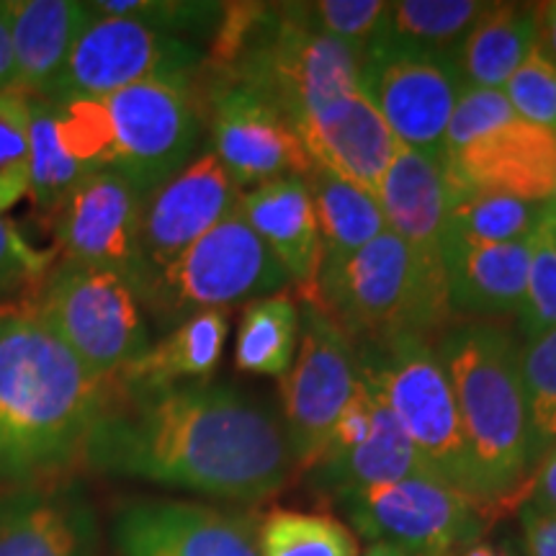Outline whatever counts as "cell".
<instances>
[{"instance_id":"6da1fadb","label":"cell","mask_w":556,"mask_h":556,"mask_svg":"<svg viewBox=\"0 0 556 556\" xmlns=\"http://www.w3.org/2000/svg\"><path fill=\"white\" fill-rule=\"evenodd\" d=\"M80 462L99 475L235 503L274 495L294 464L287 435L266 409L208 381L152 392L109 389Z\"/></svg>"},{"instance_id":"7a4b0ae2","label":"cell","mask_w":556,"mask_h":556,"mask_svg":"<svg viewBox=\"0 0 556 556\" xmlns=\"http://www.w3.org/2000/svg\"><path fill=\"white\" fill-rule=\"evenodd\" d=\"M96 377L34 312L0 307V482L58 479L106 405Z\"/></svg>"},{"instance_id":"3957f363","label":"cell","mask_w":556,"mask_h":556,"mask_svg":"<svg viewBox=\"0 0 556 556\" xmlns=\"http://www.w3.org/2000/svg\"><path fill=\"white\" fill-rule=\"evenodd\" d=\"M435 353L456 394L479 495L497 516L507 507H523L536 454L520 381V348L510 332L479 323L446 332Z\"/></svg>"},{"instance_id":"277c9868","label":"cell","mask_w":556,"mask_h":556,"mask_svg":"<svg viewBox=\"0 0 556 556\" xmlns=\"http://www.w3.org/2000/svg\"><path fill=\"white\" fill-rule=\"evenodd\" d=\"M52 106L70 152L88 176L116 173L144 193L184 168L199 142L201 119L189 78L144 80L101 99Z\"/></svg>"},{"instance_id":"5b68a950","label":"cell","mask_w":556,"mask_h":556,"mask_svg":"<svg viewBox=\"0 0 556 556\" xmlns=\"http://www.w3.org/2000/svg\"><path fill=\"white\" fill-rule=\"evenodd\" d=\"M317 302L348 338L364 336L371 343L397 336L428 340L454 317L446 270L384 229L340 266L319 270Z\"/></svg>"},{"instance_id":"8992f818","label":"cell","mask_w":556,"mask_h":556,"mask_svg":"<svg viewBox=\"0 0 556 556\" xmlns=\"http://www.w3.org/2000/svg\"><path fill=\"white\" fill-rule=\"evenodd\" d=\"M358 374L384 394L389 409L438 482L486 505L479 495L456 394L435 348L415 336L368 343L358 361Z\"/></svg>"},{"instance_id":"52a82bcc","label":"cell","mask_w":556,"mask_h":556,"mask_svg":"<svg viewBox=\"0 0 556 556\" xmlns=\"http://www.w3.org/2000/svg\"><path fill=\"white\" fill-rule=\"evenodd\" d=\"M26 307L103 381L150 345L139 291L116 270L58 261Z\"/></svg>"},{"instance_id":"ba28073f","label":"cell","mask_w":556,"mask_h":556,"mask_svg":"<svg viewBox=\"0 0 556 556\" xmlns=\"http://www.w3.org/2000/svg\"><path fill=\"white\" fill-rule=\"evenodd\" d=\"M291 281L281 261L235 208L176 261L139 287V299L163 323H184L206 309L274 296Z\"/></svg>"},{"instance_id":"9c48e42d","label":"cell","mask_w":556,"mask_h":556,"mask_svg":"<svg viewBox=\"0 0 556 556\" xmlns=\"http://www.w3.org/2000/svg\"><path fill=\"white\" fill-rule=\"evenodd\" d=\"M361 536L405 556H451L486 533L495 510L430 477L374 484L340 497Z\"/></svg>"},{"instance_id":"30bf717a","label":"cell","mask_w":556,"mask_h":556,"mask_svg":"<svg viewBox=\"0 0 556 556\" xmlns=\"http://www.w3.org/2000/svg\"><path fill=\"white\" fill-rule=\"evenodd\" d=\"M302 340L294 364L281 379L283 417L291 462L315 469L340 413L358 384V361L351 338L317 302H304Z\"/></svg>"},{"instance_id":"8fae6325","label":"cell","mask_w":556,"mask_h":556,"mask_svg":"<svg viewBox=\"0 0 556 556\" xmlns=\"http://www.w3.org/2000/svg\"><path fill=\"white\" fill-rule=\"evenodd\" d=\"M199 62L201 52L186 39L135 18L96 13L45 99L86 101L144 80L189 78Z\"/></svg>"},{"instance_id":"7c38bea8","label":"cell","mask_w":556,"mask_h":556,"mask_svg":"<svg viewBox=\"0 0 556 556\" xmlns=\"http://www.w3.org/2000/svg\"><path fill=\"white\" fill-rule=\"evenodd\" d=\"M144 193L116 173H90L62 199L54 212L60 261L75 266L109 268L139 283Z\"/></svg>"},{"instance_id":"4fadbf2b","label":"cell","mask_w":556,"mask_h":556,"mask_svg":"<svg viewBox=\"0 0 556 556\" xmlns=\"http://www.w3.org/2000/svg\"><path fill=\"white\" fill-rule=\"evenodd\" d=\"M212 144L238 186L307 178L315 168L287 111L238 83H227L212 96Z\"/></svg>"},{"instance_id":"5bb4252c","label":"cell","mask_w":556,"mask_h":556,"mask_svg":"<svg viewBox=\"0 0 556 556\" xmlns=\"http://www.w3.org/2000/svg\"><path fill=\"white\" fill-rule=\"evenodd\" d=\"M361 86L400 144L443 157V139L464 90L456 54L364 60Z\"/></svg>"},{"instance_id":"9a60e30c","label":"cell","mask_w":556,"mask_h":556,"mask_svg":"<svg viewBox=\"0 0 556 556\" xmlns=\"http://www.w3.org/2000/svg\"><path fill=\"white\" fill-rule=\"evenodd\" d=\"M238 201L240 186L212 150L189 160L178 173L152 189L144 197L142 208V274L137 291L150 276L204 238L208 229L227 219L238 208Z\"/></svg>"},{"instance_id":"2e32d148","label":"cell","mask_w":556,"mask_h":556,"mask_svg":"<svg viewBox=\"0 0 556 556\" xmlns=\"http://www.w3.org/2000/svg\"><path fill=\"white\" fill-rule=\"evenodd\" d=\"M122 556H261L248 518L184 500H137L116 513Z\"/></svg>"},{"instance_id":"e0dca14e","label":"cell","mask_w":556,"mask_h":556,"mask_svg":"<svg viewBox=\"0 0 556 556\" xmlns=\"http://www.w3.org/2000/svg\"><path fill=\"white\" fill-rule=\"evenodd\" d=\"M443 163L456 186L548 201L556 186V135L516 114L462 148L443 152Z\"/></svg>"},{"instance_id":"ac0fdd59","label":"cell","mask_w":556,"mask_h":556,"mask_svg":"<svg viewBox=\"0 0 556 556\" xmlns=\"http://www.w3.org/2000/svg\"><path fill=\"white\" fill-rule=\"evenodd\" d=\"M296 131L317 168L336 173L374 197L400 150L397 137L364 90H351L309 109L296 122Z\"/></svg>"},{"instance_id":"d6986e66","label":"cell","mask_w":556,"mask_h":556,"mask_svg":"<svg viewBox=\"0 0 556 556\" xmlns=\"http://www.w3.org/2000/svg\"><path fill=\"white\" fill-rule=\"evenodd\" d=\"M96 536L80 486L47 479L0 490V556H93Z\"/></svg>"},{"instance_id":"ffe728a7","label":"cell","mask_w":556,"mask_h":556,"mask_svg":"<svg viewBox=\"0 0 556 556\" xmlns=\"http://www.w3.org/2000/svg\"><path fill=\"white\" fill-rule=\"evenodd\" d=\"M238 212L281 261L304 302L315 299L323 266V240L307 180L278 178L255 186L253 191L242 193Z\"/></svg>"},{"instance_id":"44dd1931","label":"cell","mask_w":556,"mask_h":556,"mask_svg":"<svg viewBox=\"0 0 556 556\" xmlns=\"http://www.w3.org/2000/svg\"><path fill=\"white\" fill-rule=\"evenodd\" d=\"M377 199L394 235L422 255L441 258L451 204V180L443 157L400 144L381 178Z\"/></svg>"},{"instance_id":"7402d4cb","label":"cell","mask_w":556,"mask_h":556,"mask_svg":"<svg viewBox=\"0 0 556 556\" xmlns=\"http://www.w3.org/2000/svg\"><path fill=\"white\" fill-rule=\"evenodd\" d=\"M9 13L16 93L45 99L60 78L75 41L96 13L78 0H3Z\"/></svg>"},{"instance_id":"603a6c76","label":"cell","mask_w":556,"mask_h":556,"mask_svg":"<svg viewBox=\"0 0 556 556\" xmlns=\"http://www.w3.org/2000/svg\"><path fill=\"white\" fill-rule=\"evenodd\" d=\"M441 258L454 312L497 317L513 315L523 307L528 258H531L528 240L484 245V242L443 238Z\"/></svg>"},{"instance_id":"cb8c5ba5","label":"cell","mask_w":556,"mask_h":556,"mask_svg":"<svg viewBox=\"0 0 556 556\" xmlns=\"http://www.w3.org/2000/svg\"><path fill=\"white\" fill-rule=\"evenodd\" d=\"M225 309H206L178 323L168 336L148 345L109 379L111 392H152L173 384L204 381L214 371L227 340Z\"/></svg>"},{"instance_id":"d4e9b609","label":"cell","mask_w":556,"mask_h":556,"mask_svg":"<svg viewBox=\"0 0 556 556\" xmlns=\"http://www.w3.org/2000/svg\"><path fill=\"white\" fill-rule=\"evenodd\" d=\"M368 387L374 389L371 433L361 446L348 451L345 456L319 462L312 469L319 490H328L338 500L374 484L402 482V479L413 477L435 479L433 471L428 469L426 458L420 456L405 428L400 426V420L389 409L384 394L371 381H368Z\"/></svg>"},{"instance_id":"484cf974","label":"cell","mask_w":556,"mask_h":556,"mask_svg":"<svg viewBox=\"0 0 556 556\" xmlns=\"http://www.w3.org/2000/svg\"><path fill=\"white\" fill-rule=\"evenodd\" d=\"M536 45V5L486 3L456 50L464 88L503 90Z\"/></svg>"},{"instance_id":"4316f807","label":"cell","mask_w":556,"mask_h":556,"mask_svg":"<svg viewBox=\"0 0 556 556\" xmlns=\"http://www.w3.org/2000/svg\"><path fill=\"white\" fill-rule=\"evenodd\" d=\"M486 3L477 0H397L387 3L377 39L364 60L397 54H456Z\"/></svg>"},{"instance_id":"83f0119b","label":"cell","mask_w":556,"mask_h":556,"mask_svg":"<svg viewBox=\"0 0 556 556\" xmlns=\"http://www.w3.org/2000/svg\"><path fill=\"white\" fill-rule=\"evenodd\" d=\"M315 201L319 240H323V266L336 268L387 229L379 199L356 184H348L336 173L312 168L304 178Z\"/></svg>"},{"instance_id":"f1b7e54d","label":"cell","mask_w":556,"mask_h":556,"mask_svg":"<svg viewBox=\"0 0 556 556\" xmlns=\"http://www.w3.org/2000/svg\"><path fill=\"white\" fill-rule=\"evenodd\" d=\"M544 208L546 201H528L510 197V193L479 191L451 184V204L443 238L484 242V245L526 242L541 225Z\"/></svg>"},{"instance_id":"f546056e","label":"cell","mask_w":556,"mask_h":556,"mask_svg":"<svg viewBox=\"0 0 556 556\" xmlns=\"http://www.w3.org/2000/svg\"><path fill=\"white\" fill-rule=\"evenodd\" d=\"M299 309L289 296L274 294L248 304L238 330L235 364L240 371L283 377L299 348Z\"/></svg>"},{"instance_id":"4dcf8cb0","label":"cell","mask_w":556,"mask_h":556,"mask_svg":"<svg viewBox=\"0 0 556 556\" xmlns=\"http://www.w3.org/2000/svg\"><path fill=\"white\" fill-rule=\"evenodd\" d=\"M31 106V186L29 197L39 212L54 214L83 178L88 176L62 137L52 101L29 99Z\"/></svg>"},{"instance_id":"1f68e13d","label":"cell","mask_w":556,"mask_h":556,"mask_svg":"<svg viewBox=\"0 0 556 556\" xmlns=\"http://www.w3.org/2000/svg\"><path fill=\"white\" fill-rule=\"evenodd\" d=\"M261 556H361L358 539L332 516L274 510L255 531Z\"/></svg>"},{"instance_id":"d6a6232c","label":"cell","mask_w":556,"mask_h":556,"mask_svg":"<svg viewBox=\"0 0 556 556\" xmlns=\"http://www.w3.org/2000/svg\"><path fill=\"white\" fill-rule=\"evenodd\" d=\"M528 420L536 462L556 443V328L520 348Z\"/></svg>"},{"instance_id":"836d02e7","label":"cell","mask_w":556,"mask_h":556,"mask_svg":"<svg viewBox=\"0 0 556 556\" xmlns=\"http://www.w3.org/2000/svg\"><path fill=\"white\" fill-rule=\"evenodd\" d=\"M31 106L21 93H0V217L29 197Z\"/></svg>"},{"instance_id":"e575fe53","label":"cell","mask_w":556,"mask_h":556,"mask_svg":"<svg viewBox=\"0 0 556 556\" xmlns=\"http://www.w3.org/2000/svg\"><path fill=\"white\" fill-rule=\"evenodd\" d=\"M96 13L103 16L135 18L152 29L173 34L199 31L217 26L222 18V3H191V0H99L88 3Z\"/></svg>"},{"instance_id":"d590c367","label":"cell","mask_w":556,"mask_h":556,"mask_svg":"<svg viewBox=\"0 0 556 556\" xmlns=\"http://www.w3.org/2000/svg\"><path fill=\"white\" fill-rule=\"evenodd\" d=\"M528 250L526 296L518 315L526 340H533L556 328V250L541 227L528 240Z\"/></svg>"},{"instance_id":"8d00e7d4","label":"cell","mask_w":556,"mask_h":556,"mask_svg":"<svg viewBox=\"0 0 556 556\" xmlns=\"http://www.w3.org/2000/svg\"><path fill=\"white\" fill-rule=\"evenodd\" d=\"M58 263V250H39L11 219L0 217V307L5 299L41 287Z\"/></svg>"},{"instance_id":"74e56055","label":"cell","mask_w":556,"mask_h":556,"mask_svg":"<svg viewBox=\"0 0 556 556\" xmlns=\"http://www.w3.org/2000/svg\"><path fill=\"white\" fill-rule=\"evenodd\" d=\"M503 93L520 119L556 135V65L539 47L510 75Z\"/></svg>"},{"instance_id":"f35d334b","label":"cell","mask_w":556,"mask_h":556,"mask_svg":"<svg viewBox=\"0 0 556 556\" xmlns=\"http://www.w3.org/2000/svg\"><path fill=\"white\" fill-rule=\"evenodd\" d=\"M387 3L381 0H319L309 3V16L319 31L330 34L366 54L384 21Z\"/></svg>"},{"instance_id":"ab89813d","label":"cell","mask_w":556,"mask_h":556,"mask_svg":"<svg viewBox=\"0 0 556 556\" xmlns=\"http://www.w3.org/2000/svg\"><path fill=\"white\" fill-rule=\"evenodd\" d=\"M523 520V539L528 556H556V513H536L531 507H520Z\"/></svg>"},{"instance_id":"60d3db41","label":"cell","mask_w":556,"mask_h":556,"mask_svg":"<svg viewBox=\"0 0 556 556\" xmlns=\"http://www.w3.org/2000/svg\"><path fill=\"white\" fill-rule=\"evenodd\" d=\"M526 507L536 513H556V443L541 456L539 469L531 475V490H528Z\"/></svg>"},{"instance_id":"b9f144b4","label":"cell","mask_w":556,"mask_h":556,"mask_svg":"<svg viewBox=\"0 0 556 556\" xmlns=\"http://www.w3.org/2000/svg\"><path fill=\"white\" fill-rule=\"evenodd\" d=\"M0 93H16V60L5 3L0 0Z\"/></svg>"},{"instance_id":"7bdbcfd3","label":"cell","mask_w":556,"mask_h":556,"mask_svg":"<svg viewBox=\"0 0 556 556\" xmlns=\"http://www.w3.org/2000/svg\"><path fill=\"white\" fill-rule=\"evenodd\" d=\"M536 47L556 65V3L536 5Z\"/></svg>"},{"instance_id":"ee69618b","label":"cell","mask_w":556,"mask_h":556,"mask_svg":"<svg viewBox=\"0 0 556 556\" xmlns=\"http://www.w3.org/2000/svg\"><path fill=\"white\" fill-rule=\"evenodd\" d=\"M451 556H518V552L507 544H490V541H475V544L458 548Z\"/></svg>"},{"instance_id":"f6af8a7d","label":"cell","mask_w":556,"mask_h":556,"mask_svg":"<svg viewBox=\"0 0 556 556\" xmlns=\"http://www.w3.org/2000/svg\"><path fill=\"white\" fill-rule=\"evenodd\" d=\"M541 229H544V235L552 242V248L556 250V201L548 199L546 201V208H544V217H541Z\"/></svg>"},{"instance_id":"bcb514c9","label":"cell","mask_w":556,"mask_h":556,"mask_svg":"<svg viewBox=\"0 0 556 556\" xmlns=\"http://www.w3.org/2000/svg\"><path fill=\"white\" fill-rule=\"evenodd\" d=\"M364 556H405L402 552H397V548L392 546H384V544H371L366 548Z\"/></svg>"},{"instance_id":"7dc6e473","label":"cell","mask_w":556,"mask_h":556,"mask_svg":"<svg viewBox=\"0 0 556 556\" xmlns=\"http://www.w3.org/2000/svg\"><path fill=\"white\" fill-rule=\"evenodd\" d=\"M552 199H554V201H556V186H554V197H552Z\"/></svg>"}]
</instances>
